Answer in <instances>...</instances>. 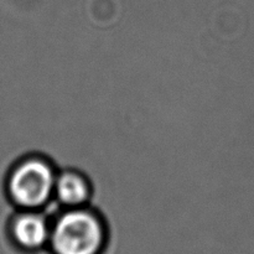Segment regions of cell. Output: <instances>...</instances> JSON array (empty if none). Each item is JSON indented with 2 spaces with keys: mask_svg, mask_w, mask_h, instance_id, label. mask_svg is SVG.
I'll return each instance as SVG.
<instances>
[{
  "mask_svg": "<svg viewBox=\"0 0 254 254\" xmlns=\"http://www.w3.org/2000/svg\"><path fill=\"white\" fill-rule=\"evenodd\" d=\"M92 195L89 180L77 170L57 173L54 197L64 208L87 206Z\"/></svg>",
  "mask_w": 254,
  "mask_h": 254,
  "instance_id": "277c9868",
  "label": "cell"
},
{
  "mask_svg": "<svg viewBox=\"0 0 254 254\" xmlns=\"http://www.w3.org/2000/svg\"><path fill=\"white\" fill-rule=\"evenodd\" d=\"M108 232L103 218L87 206L64 208L51 220V254H103Z\"/></svg>",
  "mask_w": 254,
  "mask_h": 254,
  "instance_id": "6da1fadb",
  "label": "cell"
},
{
  "mask_svg": "<svg viewBox=\"0 0 254 254\" xmlns=\"http://www.w3.org/2000/svg\"><path fill=\"white\" fill-rule=\"evenodd\" d=\"M51 220L41 210H20L9 223L10 241L17 250L35 253L47 248Z\"/></svg>",
  "mask_w": 254,
  "mask_h": 254,
  "instance_id": "3957f363",
  "label": "cell"
},
{
  "mask_svg": "<svg viewBox=\"0 0 254 254\" xmlns=\"http://www.w3.org/2000/svg\"><path fill=\"white\" fill-rule=\"evenodd\" d=\"M57 171L42 156H29L16 164L7 180V192L20 210H42L54 197Z\"/></svg>",
  "mask_w": 254,
  "mask_h": 254,
  "instance_id": "7a4b0ae2",
  "label": "cell"
}]
</instances>
